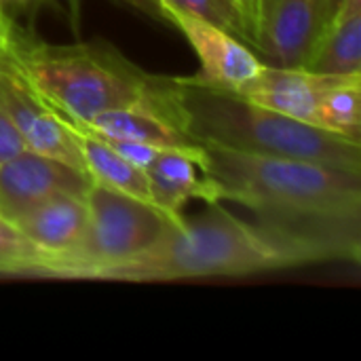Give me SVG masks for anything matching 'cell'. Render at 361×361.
<instances>
[{"label":"cell","mask_w":361,"mask_h":361,"mask_svg":"<svg viewBox=\"0 0 361 361\" xmlns=\"http://www.w3.org/2000/svg\"><path fill=\"white\" fill-rule=\"evenodd\" d=\"M0 55L72 123L85 125L106 110L129 106H148L180 123L173 76L148 74L106 42L47 44L27 38L6 19L0 27Z\"/></svg>","instance_id":"6da1fadb"},{"label":"cell","mask_w":361,"mask_h":361,"mask_svg":"<svg viewBox=\"0 0 361 361\" xmlns=\"http://www.w3.org/2000/svg\"><path fill=\"white\" fill-rule=\"evenodd\" d=\"M307 264L292 237L277 224H250L220 203L169 224L140 256L106 271L99 281H176L199 277H245Z\"/></svg>","instance_id":"7a4b0ae2"},{"label":"cell","mask_w":361,"mask_h":361,"mask_svg":"<svg viewBox=\"0 0 361 361\" xmlns=\"http://www.w3.org/2000/svg\"><path fill=\"white\" fill-rule=\"evenodd\" d=\"M180 125L197 144L315 161L361 171V144L262 108L233 89L173 76Z\"/></svg>","instance_id":"3957f363"},{"label":"cell","mask_w":361,"mask_h":361,"mask_svg":"<svg viewBox=\"0 0 361 361\" xmlns=\"http://www.w3.org/2000/svg\"><path fill=\"white\" fill-rule=\"evenodd\" d=\"M203 150L220 203L271 218L361 214V171L216 144H203Z\"/></svg>","instance_id":"277c9868"},{"label":"cell","mask_w":361,"mask_h":361,"mask_svg":"<svg viewBox=\"0 0 361 361\" xmlns=\"http://www.w3.org/2000/svg\"><path fill=\"white\" fill-rule=\"evenodd\" d=\"M87 228L66 254L42 258L27 277L97 279L152 247L173 224L146 199L91 182L85 195Z\"/></svg>","instance_id":"5b68a950"},{"label":"cell","mask_w":361,"mask_h":361,"mask_svg":"<svg viewBox=\"0 0 361 361\" xmlns=\"http://www.w3.org/2000/svg\"><path fill=\"white\" fill-rule=\"evenodd\" d=\"M0 110L27 150L55 157L85 171L72 123L51 108L0 55Z\"/></svg>","instance_id":"8992f818"},{"label":"cell","mask_w":361,"mask_h":361,"mask_svg":"<svg viewBox=\"0 0 361 361\" xmlns=\"http://www.w3.org/2000/svg\"><path fill=\"white\" fill-rule=\"evenodd\" d=\"M89 184L82 169L25 148L0 163V216L15 220L36 203L61 192L85 197Z\"/></svg>","instance_id":"52a82bcc"},{"label":"cell","mask_w":361,"mask_h":361,"mask_svg":"<svg viewBox=\"0 0 361 361\" xmlns=\"http://www.w3.org/2000/svg\"><path fill=\"white\" fill-rule=\"evenodd\" d=\"M161 11L195 49L201 63L199 74H192L197 80L237 91L262 70L264 61L258 53L224 27L171 6H161Z\"/></svg>","instance_id":"ba28073f"},{"label":"cell","mask_w":361,"mask_h":361,"mask_svg":"<svg viewBox=\"0 0 361 361\" xmlns=\"http://www.w3.org/2000/svg\"><path fill=\"white\" fill-rule=\"evenodd\" d=\"M150 203L178 222L190 201L220 203L218 186L209 176L203 146L163 148L144 169Z\"/></svg>","instance_id":"9c48e42d"},{"label":"cell","mask_w":361,"mask_h":361,"mask_svg":"<svg viewBox=\"0 0 361 361\" xmlns=\"http://www.w3.org/2000/svg\"><path fill=\"white\" fill-rule=\"evenodd\" d=\"M324 23V0H277L262 17L256 44L269 66H305Z\"/></svg>","instance_id":"30bf717a"},{"label":"cell","mask_w":361,"mask_h":361,"mask_svg":"<svg viewBox=\"0 0 361 361\" xmlns=\"http://www.w3.org/2000/svg\"><path fill=\"white\" fill-rule=\"evenodd\" d=\"M336 78L338 76L319 74L305 66L279 68L264 63L254 78L237 89V93L262 108L315 127L319 99Z\"/></svg>","instance_id":"8fae6325"},{"label":"cell","mask_w":361,"mask_h":361,"mask_svg":"<svg viewBox=\"0 0 361 361\" xmlns=\"http://www.w3.org/2000/svg\"><path fill=\"white\" fill-rule=\"evenodd\" d=\"M13 222L42 254L40 260L59 256L70 252L82 239L87 228V201L80 195L61 192L25 209Z\"/></svg>","instance_id":"7c38bea8"},{"label":"cell","mask_w":361,"mask_h":361,"mask_svg":"<svg viewBox=\"0 0 361 361\" xmlns=\"http://www.w3.org/2000/svg\"><path fill=\"white\" fill-rule=\"evenodd\" d=\"M305 68L330 74H361V0H343L322 25Z\"/></svg>","instance_id":"4fadbf2b"},{"label":"cell","mask_w":361,"mask_h":361,"mask_svg":"<svg viewBox=\"0 0 361 361\" xmlns=\"http://www.w3.org/2000/svg\"><path fill=\"white\" fill-rule=\"evenodd\" d=\"M80 127H85L102 137L142 142V144H152L159 148L201 146L169 114L148 108V106H129V108L106 110Z\"/></svg>","instance_id":"5bb4252c"},{"label":"cell","mask_w":361,"mask_h":361,"mask_svg":"<svg viewBox=\"0 0 361 361\" xmlns=\"http://www.w3.org/2000/svg\"><path fill=\"white\" fill-rule=\"evenodd\" d=\"M72 123V121H70ZM76 144L80 150L85 173L91 182H97L102 186L114 188L125 195H133L140 199L150 201L148 195V180L144 169L135 167L127 159H123L110 144H106L97 133L72 123Z\"/></svg>","instance_id":"9a60e30c"},{"label":"cell","mask_w":361,"mask_h":361,"mask_svg":"<svg viewBox=\"0 0 361 361\" xmlns=\"http://www.w3.org/2000/svg\"><path fill=\"white\" fill-rule=\"evenodd\" d=\"M315 127L361 144V74L338 76L322 95Z\"/></svg>","instance_id":"2e32d148"},{"label":"cell","mask_w":361,"mask_h":361,"mask_svg":"<svg viewBox=\"0 0 361 361\" xmlns=\"http://www.w3.org/2000/svg\"><path fill=\"white\" fill-rule=\"evenodd\" d=\"M40 256L19 226L0 216V277H27Z\"/></svg>","instance_id":"e0dca14e"},{"label":"cell","mask_w":361,"mask_h":361,"mask_svg":"<svg viewBox=\"0 0 361 361\" xmlns=\"http://www.w3.org/2000/svg\"><path fill=\"white\" fill-rule=\"evenodd\" d=\"M159 4L205 19L245 42V25L233 0H159Z\"/></svg>","instance_id":"ac0fdd59"},{"label":"cell","mask_w":361,"mask_h":361,"mask_svg":"<svg viewBox=\"0 0 361 361\" xmlns=\"http://www.w3.org/2000/svg\"><path fill=\"white\" fill-rule=\"evenodd\" d=\"M102 137V135H99ZM106 144H110L123 159H127L129 163H133L135 167L140 169H146V165L157 157L159 146H152V144H142V142H127V140H110V137H102Z\"/></svg>","instance_id":"d6986e66"},{"label":"cell","mask_w":361,"mask_h":361,"mask_svg":"<svg viewBox=\"0 0 361 361\" xmlns=\"http://www.w3.org/2000/svg\"><path fill=\"white\" fill-rule=\"evenodd\" d=\"M21 150H25L21 135L17 133V129L13 127L8 116L0 110V163L8 161L11 157H15Z\"/></svg>","instance_id":"ffe728a7"},{"label":"cell","mask_w":361,"mask_h":361,"mask_svg":"<svg viewBox=\"0 0 361 361\" xmlns=\"http://www.w3.org/2000/svg\"><path fill=\"white\" fill-rule=\"evenodd\" d=\"M233 2L245 25V42L254 47L258 36V0H233Z\"/></svg>","instance_id":"44dd1931"},{"label":"cell","mask_w":361,"mask_h":361,"mask_svg":"<svg viewBox=\"0 0 361 361\" xmlns=\"http://www.w3.org/2000/svg\"><path fill=\"white\" fill-rule=\"evenodd\" d=\"M34 2H40V0H0V21L13 19L17 13H21Z\"/></svg>","instance_id":"7402d4cb"},{"label":"cell","mask_w":361,"mask_h":361,"mask_svg":"<svg viewBox=\"0 0 361 361\" xmlns=\"http://www.w3.org/2000/svg\"><path fill=\"white\" fill-rule=\"evenodd\" d=\"M341 2H343V0H324V23L334 15V11L341 6ZM324 23H322V25H324Z\"/></svg>","instance_id":"603a6c76"},{"label":"cell","mask_w":361,"mask_h":361,"mask_svg":"<svg viewBox=\"0 0 361 361\" xmlns=\"http://www.w3.org/2000/svg\"><path fill=\"white\" fill-rule=\"evenodd\" d=\"M277 0H258V27H260V21H262V17L269 13V8L275 4Z\"/></svg>","instance_id":"cb8c5ba5"},{"label":"cell","mask_w":361,"mask_h":361,"mask_svg":"<svg viewBox=\"0 0 361 361\" xmlns=\"http://www.w3.org/2000/svg\"><path fill=\"white\" fill-rule=\"evenodd\" d=\"M0 25H2V23H0Z\"/></svg>","instance_id":"d4e9b609"}]
</instances>
